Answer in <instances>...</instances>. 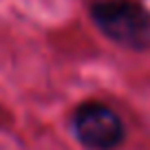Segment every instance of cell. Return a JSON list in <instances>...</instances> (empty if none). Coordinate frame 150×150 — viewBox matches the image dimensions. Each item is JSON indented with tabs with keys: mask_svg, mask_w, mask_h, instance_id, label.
Returning a JSON list of instances; mask_svg holds the SVG:
<instances>
[{
	"mask_svg": "<svg viewBox=\"0 0 150 150\" xmlns=\"http://www.w3.org/2000/svg\"><path fill=\"white\" fill-rule=\"evenodd\" d=\"M95 27L119 47L144 51L150 47V11L128 0H99L88 9Z\"/></svg>",
	"mask_w": 150,
	"mask_h": 150,
	"instance_id": "cell-1",
	"label": "cell"
},
{
	"mask_svg": "<svg viewBox=\"0 0 150 150\" xmlns=\"http://www.w3.org/2000/svg\"><path fill=\"white\" fill-rule=\"evenodd\" d=\"M75 139L88 150H117L126 139L124 122L110 106L102 102H84L71 115Z\"/></svg>",
	"mask_w": 150,
	"mask_h": 150,
	"instance_id": "cell-2",
	"label": "cell"
}]
</instances>
